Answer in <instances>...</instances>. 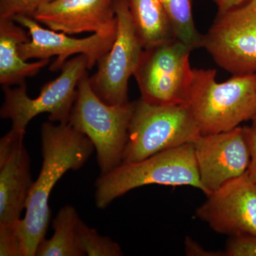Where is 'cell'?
Returning <instances> with one entry per match:
<instances>
[{
    "label": "cell",
    "mask_w": 256,
    "mask_h": 256,
    "mask_svg": "<svg viewBox=\"0 0 256 256\" xmlns=\"http://www.w3.org/2000/svg\"><path fill=\"white\" fill-rule=\"evenodd\" d=\"M42 166L18 224L22 256H36L50 220L48 200L58 180L69 170L80 169L95 150L92 141L68 124L44 122L41 128Z\"/></svg>",
    "instance_id": "obj_1"
},
{
    "label": "cell",
    "mask_w": 256,
    "mask_h": 256,
    "mask_svg": "<svg viewBox=\"0 0 256 256\" xmlns=\"http://www.w3.org/2000/svg\"><path fill=\"white\" fill-rule=\"evenodd\" d=\"M215 69L192 70L186 106L201 134L230 130L256 112V75L216 80Z\"/></svg>",
    "instance_id": "obj_2"
},
{
    "label": "cell",
    "mask_w": 256,
    "mask_h": 256,
    "mask_svg": "<svg viewBox=\"0 0 256 256\" xmlns=\"http://www.w3.org/2000/svg\"><path fill=\"white\" fill-rule=\"evenodd\" d=\"M158 184L190 186L204 192L192 142L160 152L132 163H122L95 184V202L100 210L134 188Z\"/></svg>",
    "instance_id": "obj_3"
},
{
    "label": "cell",
    "mask_w": 256,
    "mask_h": 256,
    "mask_svg": "<svg viewBox=\"0 0 256 256\" xmlns=\"http://www.w3.org/2000/svg\"><path fill=\"white\" fill-rule=\"evenodd\" d=\"M134 104L136 101L106 104L92 90L87 72L79 80L68 124L92 141L100 175L110 172L124 161Z\"/></svg>",
    "instance_id": "obj_4"
},
{
    "label": "cell",
    "mask_w": 256,
    "mask_h": 256,
    "mask_svg": "<svg viewBox=\"0 0 256 256\" xmlns=\"http://www.w3.org/2000/svg\"><path fill=\"white\" fill-rule=\"evenodd\" d=\"M200 131L186 104L136 100L122 163H132L194 140Z\"/></svg>",
    "instance_id": "obj_5"
},
{
    "label": "cell",
    "mask_w": 256,
    "mask_h": 256,
    "mask_svg": "<svg viewBox=\"0 0 256 256\" xmlns=\"http://www.w3.org/2000/svg\"><path fill=\"white\" fill-rule=\"evenodd\" d=\"M87 70L86 55L68 60L60 76L44 85L36 98L28 97L25 82L14 88L2 86L4 100L0 117L12 121V129L25 133L28 122L41 114H48L50 122L68 124L79 80Z\"/></svg>",
    "instance_id": "obj_6"
},
{
    "label": "cell",
    "mask_w": 256,
    "mask_h": 256,
    "mask_svg": "<svg viewBox=\"0 0 256 256\" xmlns=\"http://www.w3.org/2000/svg\"><path fill=\"white\" fill-rule=\"evenodd\" d=\"M192 50L173 40L143 50L134 76L143 101L156 106L186 104Z\"/></svg>",
    "instance_id": "obj_7"
},
{
    "label": "cell",
    "mask_w": 256,
    "mask_h": 256,
    "mask_svg": "<svg viewBox=\"0 0 256 256\" xmlns=\"http://www.w3.org/2000/svg\"><path fill=\"white\" fill-rule=\"evenodd\" d=\"M202 48L233 76L256 74V0L218 12L203 35Z\"/></svg>",
    "instance_id": "obj_8"
},
{
    "label": "cell",
    "mask_w": 256,
    "mask_h": 256,
    "mask_svg": "<svg viewBox=\"0 0 256 256\" xmlns=\"http://www.w3.org/2000/svg\"><path fill=\"white\" fill-rule=\"evenodd\" d=\"M117 32L110 50L98 62L97 72L90 77L96 95L109 105L129 102L128 82L134 75L143 48L129 8V0H114Z\"/></svg>",
    "instance_id": "obj_9"
},
{
    "label": "cell",
    "mask_w": 256,
    "mask_h": 256,
    "mask_svg": "<svg viewBox=\"0 0 256 256\" xmlns=\"http://www.w3.org/2000/svg\"><path fill=\"white\" fill-rule=\"evenodd\" d=\"M15 22L28 30L31 40L18 46L24 60L38 58L50 60L56 56L50 67V72L60 70L70 56L85 54L88 57V69L90 70L110 50L116 37V32L95 33L86 38H77L67 34L42 28L31 16L16 15L12 18Z\"/></svg>",
    "instance_id": "obj_10"
},
{
    "label": "cell",
    "mask_w": 256,
    "mask_h": 256,
    "mask_svg": "<svg viewBox=\"0 0 256 256\" xmlns=\"http://www.w3.org/2000/svg\"><path fill=\"white\" fill-rule=\"evenodd\" d=\"M206 197L195 215L214 232L229 237L256 235V182L247 172Z\"/></svg>",
    "instance_id": "obj_11"
},
{
    "label": "cell",
    "mask_w": 256,
    "mask_h": 256,
    "mask_svg": "<svg viewBox=\"0 0 256 256\" xmlns=\"http://www.w3.org/2000/svg\"><path fill=\"white\" fill-rule=\"evenodd\" d=\"M200 181L206 196L246 172L250 154L244 127L200 134L192 142Z\"/></svg>",
    "instance_id": "obj_12"
},
{
    "label": "cell",
    "mask_w": 256,
    "mask_h": 256,
    "mask_svg": "<svg viewBox=\"0 0 256 256\" xmlns=\"http://www.w3.org/2000/svg\"><path fill=\"white\" fill-rule=\"evenodd\" d=\"M25 134L11 129L0 140V225L21 220L33 185Z\"/></svg>",
    "instance_id": "obj_13"
},
{
    "label": "cell",
    "mask_w": 256,
    "mask_h": 256,
    "mask_svg": "<svg viewBox=\"0 0 256 256\" xmlns=\"http://www.w3.org/2000/svg\"><path fill=\"white\" fill-rule=\"evenodd\" d=\"M32 18L50 30L68 35L117 28L114 0H54Z\"/></svg>",
    "instance_id": "obj_14"
},
{
    "label": "cell",
    "mask_w": 256,
    "mask_h": 256,
    "mask_svg": "<svg viewBox=\"0 0 256 256\" xmlns=\"http://www.w3.org/2000/svg\"><path fill=\"white\" fill-rule=\"evenodd\" d=\"M26 28L12 18L0 20V84L10 86L24 84L25 79L34 76L50 60L28 62L22 58L20 44L30 40Z\"/></svg>",
    "instance_id": "obj_15"
},
{
    "label": "cell",
    "mask_w": 256,
    "mask_h": 256,
    "mask_svg": "<svg viewBox=\"0 0 256 256\" xmlns=\"http://www.w3.org/2000/svg\"><path fill=\"white\" fill-rule=\"evenodd\" d=\"M133 25L144 50L175 40L159 0H129Z\"/></svg>",
    "instance_id": "obj_16"
},
{
    "label": "cell",
    "mask_w": 256,
    "mask_h": 256,
    "mask_svg": "<svg viewBox=\"0 0 256 256\" xmlns=\"http://www.w3.org/2000/svg\"><path fill=\"white\" fill-rule=\"evenodd\" d=\"M79 220L77 210L73 206L62 207L52 224L53 236L42 240L37 248L36 256H86L77 234Z\"/></svg>",
    "instance_id": "obj_17"
},
{
    "label": "cell",
    "mask_w": 256,
    "mask_h": 256,
    "mask_svg": "<svg viewBox=\"0 0 256 256\" xmlns=\"http://www.w3.org/2000/svg\"><path fill=\"white\" fill-rule=\"evenodd\" d=\"M169 18L175 38L192 50L202 47L203 35L195 26L192 0H159Z\"/></svg>",
    "instance_id": "obj_18"
},
{
    "label": "cell",
    "mask_w": 256,
    "mask_h": 256,
    "mask_svg": "<svg viewBox=\"0 0 256 256\" xmlns=\"http://www.w3.org/2000/svg\"><path fill=\"white\" fill-rule=\"evenodd\" d=\"M77 234L82 252L88 256H122L119 244L108 236L98 233L96 229L90 228L82 220L77 226Z\"/></svg>",
    "instance_id": "obj_19"
},
{
    "label": "cell",
    "mask_w": 256,
    "mask_h": 256,
    "mask_svg": "<svg viewBox=\"0 0 256 256\" xmlns=\"http://www.w3.org/2000/svg\"><path fill=\"white\" fill-rule=\"evenodd\" d=\"M54 0H0V20L12 18L16 15L33 16L44 5Z\"/></svg>",
    "instance_id": "obj_20"
},
{
    "label": "cell",
    "mask_w": 256,
    "mask_h": 256,
    "mask_svg": "<svg viewBox=\"0 0 256 256\" xmlns=\"http://www.w3.org/2000/svg\"><path fill=\"white\" fill-rule=\"evenodd\" d=\"M20 220L10 225H0V256H22Z\"/></svg>",
    "instance_id": "obj_21"
},
{
    "label": "cell",
    "mask_w": 256,
    "mask_h": 256,
    "mask_svg": "<svg viewBox=\"0 0 256 256\" xmlns=\"http://www.w3.org/2000/svg\"><path fill=\"white\" fill-rule=\"evenodd\" d=\"M224 252L226 256H256V235L229 237Z\"/></svg>",
    "instance_id": "obj_22"
},
{
    "label": "cell",
    "mask_w": 256,
    "mask_h": 256,
    "mask_svg": "<svg viewBox=\"0 0 256 256\" xmlns=\"http://www.w3.org/2000/svg\"><path fill=\"white\" fill-rule=\"evenodd\" d=\"M244 129L250 154L247 173L254 181L256 182V128L252 126H244Z\"/></svg>",
    "instance_id": "obj_23"
},
{
    "label": "cell",
    "mask_w": 256,
    "mask_h": 256,
    "mask_svg": "<svg viewBox=\"0 0 256 256\" xmlns=\"http://www.w3.org/2000/svg\"><path fill=\"white\" fill-rule=\"evenodd\" d=\"M218 8V12L226 11L242 4L245 0H214Z\"/></svg>",
    "instance_id": "obj_24"
},
{
    "label": "cell",
    "mask_w": 256,
    "mask_h": 256,
    "mask_svg": "<svg viewBox=\"0 0 256 256\" xmlns=\"http://www.w3.org/2000/svg\"><path fill=\"white\" fill-rule=\"evenodd\" d=\"M250 120L252 121V126H254V127L256 128V112L255 114H254V116H252V118Z\"/></svg>",
    "instance_id": "obj_25"
},
{
    "label": "cell",
    "mask_w": 256,
    "mask_h": 256,
    "mask_svg": "<svg viewBox=\"0 0 256 256\" xmlns=\"http://www.w3.org/2000/svg\"></svg>",
    "instance_id": "obj_26"
}]
</instances>
